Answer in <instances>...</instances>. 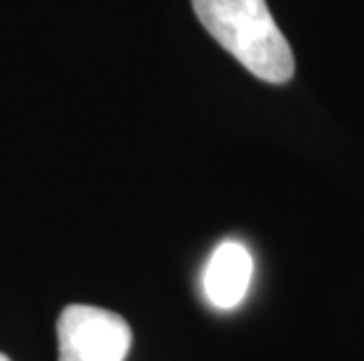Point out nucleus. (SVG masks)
Masks as SVG:
<instances>
[{"instance_id":"nucleus-1","label":"nucleus","mask_w":364,"mask_h":361,"mask_svg":"<svg viewBox=\"0 0 364 361\" xmlns=\"http://www.w3.org/2000/svg\"><path fill=\"white\" fill-rule=\"evenodd\" d=\"M193 10L214 40L252 75L270 84L291 80L294 52L266 0H193Z\"/></svg>"},{"instance_id":"nucleus-2","label":"nucleus","mask_w":364,"mask_h":361,"mask_svg":"<svg viewBox=\"0 0 364 361\" xmlns=\"http://www.w3.org/2000/svg\"><path fill=\"white\" fill-rule=\"evenodd\" d=\"M59 361H125L132 328L120 314L95 305H68L57 321Z\"/></svg>"},{"instance_id":"nucleus-3","label":"nucleus","mask_w":364,"mask_h":361,"mask_svg":"<svg viewBox=\"0 0 364 361\" xmlns=\"http://www.w3.org/2000/svg\"><path fill=\"white\" fill-rule=\"evenodd\" d=\"M254 274V258L245 244L221 242L209 256L203 272V291L216 310H233L245 301Z\"/></svg>"},{"instance_id":"nucleus-4","label":"nucleus","mask_w":364,"mask_h":361,"mask_svg":"<svg viewBox=\"0 0 364 361\" xmlns=\"http://www.w3.org/2000/svg\"><path fill=\"white\" fill-rule=\"evenodd\" d=\"M0 361H12V359H7L5 355H0Z\"/></svg>"}]
</instances>
